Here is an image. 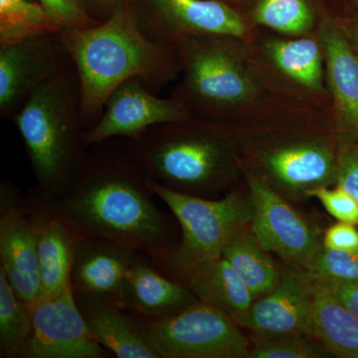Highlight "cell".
<instances>
[{
  "label": "cell",
  "instance_id": "6da1fadb",
  "mask_svg": "<svg viewBox=\"0 0 358 358\" xmlns=\"http://www.w3.org/2000/svg\"><path fill=\"white\" fill-rule=\"evenodd\" d=\"M148 176L129 154L91 155L75 185L53 199L79 238L113 240L162 260L178 247L173 214L157 206Z\"/></svg>",
  "mask_w": 358,
  "mask_h": 358
},
{
  "label": "cell",
  "instance_id": "7a4b0ae2",
  "mask_svg": "<svg viewBox=\"0 0 358 358\" xmlns=\"http://www.w3.org/2000/svg\"><path fill=\"white\" fill-rule=\"evenodd\" d=\"M79 78L82 119L89 129L102 115L108 96L133 78L152 92L171 82L180 66L176 48L148 39L127 0L103 22L85 29L56 33Z\"/></svg>",
  "mask_w": 358,
  "mask_h": 358
},
{
  "label": "cell",
  "instance_id": "3957f363",
  "mask_svg": "<svg viewBox=\"0 0 358 358\" xmlns=\"http://www.w3.org/2000/svg\"><path fill=\"white\" fill-rule=\"evenodd\" d=\"M43 196L58 199L83 173L91 155L81 110L79 78L72 61L32 92L13 115Z\"/></svg>",
  "mask_w": 358,
  "mask_h": 358
},
{
  "label": "cell",
  "instance_id": "277c9868",
  "mask_svg": "<svg viewBox=\"0 0 358 358\" xmlns=\"http://www.w3.org/2000/svg\"><path fill=\"white\" fill-rule=\"evenodd\" d=\"M128 154L148 178L185 194L217 189L229 169V152L213 128L192 122L160 124L131 141Z\"/></svg>",
  "mask_w": 358,
  "mask_h": 358
},
{
  "label": "cell",
  "instance_id": "5b68a950",
  "mask_svg": "<svg viewBox=\"0 0 358 358\" xmlns=\"http://www.w3.org/2000/svg\"><path fill=\"white\" fill-rule=\"evenodd\" d=\"M148 183L180 228L178 247L162 260L154 261L174 280L194 266L222 256L228 238L251 221V203L237 193L215 200L174 192L150 178Z\"/></svg>",
  "mask_w": 358,
  "mask_h": 358
},
{
  "label": "cell",
  "instance_id": "8992f818",
  "mask_svg": "<svg viewBox=\"0 0 358 358\" xmlns=\"http://www.w3.org/2000/svg\"><path fill=\"white\" fill-rule=\"evenodd\" d=\"M227 36H192L176 45L185 79L173 98L192 109L220 113L252 100L256 85Z\"/></svg>",
  "mask_w": 358,
  "mask_h": 358
},
{
  "label": "cell",
  "instance_id": "52a82bcc",
  "mask_svg": "<svg viewBox=\"0 0 358 358\" xmlns=\"http://www.w3.org/2000/svg\"><path fill=\"white\" fill-rule=\"evenodd\" d=\"M136 319L159 358L249 357L248 339L236 322L202 301L162 319Z\"/></svg>",
  "mask_w": 358,
  "mask_h": 358
},
{
  "label": "cell",
  "instance_id": "ba28073f",
  "mask_svg": "<svg viewBox=\"0 0 358 358\" xmlns=\"http://www.w3.org/2000/svg\"><path fill=\"white\" fill-rule=\"evenodd\" d=\"M138 27L148 39L173 47L192 36L242 37L241 15L219 0H131Z\"/></svg>",
  "mask_w": 358,
  "mask_h": 358
},
{
  "label": "cell",
  "instance_id": "9c48e42d",
  "mask_svg": "<svg viewBox=\"0 0 358 358\" xmlns=\"http://www.w3.org/2000/svg\"><path fill=\"white\" fill-rule=\"evenodd\" d=\"M0 270L30 305L41 299L34 212L27 194L7 179L0 182Z\"/></svg>",
  "mask_w": 358,
  "mask_h": 358
},
{
  "label": "cell",
  "instance_id": "30bf717a",
  "mask_svg": "<svg viewBox=\"0 0 358 358\" xmlns=\"http://www.w3.org/2000/svg\"><path fill=\"white\" fill-rule=\"evenodd\" d=\"M190 119L192 112L185 103L173 96L159 98L141 80L133 78L108 96L100 119L87 129V145L91 147L115 136L136 141L152 127Z\"/></svg>",
  "mask_w": 358,
  "mask_h": 358
},
{
  "label": "cell",
  "instance_id": "8fae6325",
  "mask_svg": "<svg viewBox=\"0 0 358 358\" xmlns=\"http://www.w3.org/2000/svg\"><path fill=\"white\" fill-rule=\"evenodd\" d=\"M90 336L72 286L33 305L31 331L18 358H107Z\"/></svg>",
  "mask_w": 358,
  "mask_h": 358
},
{
  "label": "cell",
  "instance_id": "7c38bea8",
  "mask_svg": "<svg viewBox=\"0 0 358 358\" xmlns=\"http://www.w3.org/2000/svg\"><path fill=\"white\" fill-rule=\"evenodd\" d=\"M250 226L259 243L294 265L312 268L320 246L317 234L293 207L259 179L250 180Z\"/></svg>",
  "mask_w": 358,
  "mask_h": 358
},
{
  "label": "cell",
  "instance_id": "4fadbf2b",
  "mask_svg": "<svg viewBox=\"0 0 358 358\" xmlns=\"http://www.w3.org/2000/svg\"><path fill=\"white\" fill-rule=\"evenodd\" d=\"M67 60L56 34L0 46V115L13 119L32 92Z\"/></svg>",
  "mask_w": 358,
  "mask_h": 358
},
{
  "label": "cell",
  "instance_id": "5bb4252c",
  "mask_svg": "<svg viewBox=\"0 0 358 358\" xmlns=\"http://www.w3.org/2000/svg\"><path fill=\"white\" fill-rule=\"evenodd\" d=\"M313 291L312 275L289 271L272 292L252 303L238 326L265 336H307Z\"/></svg>",
  "mask_w": 358,
  "mask_h": 358
},
{
  "label": "cell",
  "instance_id": "9a60e30c",
  "mask_svg": "<svg viewBox=\"0 0 358 358\" xmlns=\"http://www.w3.org/2000/svg\"><path fill=\"white\" fill-rule=\"evenodd\" d=\"M26 194L34 212L38 236L41 299L56 296L71 286L79 236L53 199L43 196L36 188Z\"/></svg>",
  "mask_w": 358,
  "mask_h": 358
},
{
  "label": "cell",
  "instance_id": "2e32d148",
  "mask_svg": "<svg viewBox=\"0 0 358 358\" xmlns=\"http://www.w3.org/2000/svg\"><path fill=\"white\" fill-rule=\"evenodd\" d=\"M138 253L106 238H79L71 274L73 293L117 303Z\"/></svg>",
  "mask_w": 358,
  "mask_h": 358
},
{
  "label": "cell",
  "instance_id": "e0dca14e",
  "mask_svg": "<svg viewBox=\"0 0 358 358\" xmlns=\"http://www.w3.org/2000/svg\"><path fill=\"white\" fill-rule=\"evenodd\" d=\"M199 299L182 282L162 272L154 261L138 252L129 268L117 305L145 320L166 317Z\"/></svg>",
  "mask_w": 358,
  "mask_h": 358
},
{
  "label": "cell",
  "instance_id": "ac0fdd59",
  "mask_svg": "<svg viewBox=\"0 0 358 358\" xmlns=\"http://www.w3.org/2000/svg\"><path fill=\"white\" fill-rule=\"evenodd\" d=\"M75 299L90 336L110 355L117 358H159L138 319L115 301L81 296Z\"/></svg>",
  "mask_w": 358,
  "mask_h": 358
},
{
  "label": "cell",
  "instance_id": "d6986e66",
  "mask_svg": "<svg viewBox=\"0 0 358 358\" xmlns=\"http://www.w3.org/2000/svg\"><path fill=\"white\" fill-rule=\"evenodd\" d=\"M176 281L185 284L199 301L226 313L237 324L255 301L243 280L223 256L190 268Z\"/></svg>",
  "mask_w": 358,
  "mask_h": 358
},
{
  "label": "cell",
  "instance_id": "ffe728a7",
  "mask_svg": "<svg viewBox=\"0 0 358 358\" xmlns=\"http://www.w3.org/2000/svg\"><path fill=\"white\" fill-rule=\"evenodd\" d=\"M313 279L315 291L307 336L317 338L336 357L358 358L357 317L324 282Z\"/></svg>",
  "mask_w": 358,
  "mask_h": 358
},
{
  "label": "cell",
  "instance_id": "44dd1931",
  "mask_svg": "<svg viewBox=\"0 0 358 358\" xmlns=\"http://www.w3.org/2000/svg\"><path fill=\"white\" fill-rule=\"evenodd\" d=\"M322 42L339 120L348 131L358 134V56L334 26L322 31Z\"/></svg>",
  "mask_w": 358,
  "mask_h": 358
},
{
  "label": "cell",
  "instance_id": "7402d4cb",
  "mask_svg": "<svg viewBox=\"0 0 358 358\" xmlns=\"http://www.w3.org/2000/svg\"><path fill=\"white\" fill-rule=\"evenodd\" d=\"M266 164L278 181L296 189L319 187L336 176L333 152L317 143L278 148L267 155Z\"/></svg>",
  "mask_w": 358,
  "mask_h": 358
},
{
  "label": "cell",
  "instance_id": "603a6c76",
  "mask_svg": "<svg viewBox=\"0 0 358 358\" xmlns=\"http://www.w3.org/2000/svg\"><path fill=\"white\" fill-rule=\"evenodd\" d=\"M222 256L243 280L255 301L272 292L279 284L281 275L274 261L259 243L248 224L228 238Z\"/></svg>",
  "mask_w": 358,
  "mask_h": 358
},
{
  "label": "cell",
  "instance_id": "cb8c5ba5",
  "mask_svg": "<svg viewBox=\"0 0 358 358\" xmlns=\"http://www.w3.org/2000/svg\"><path fill=\"white\" fill-rule=\"evenodd\" d=\"M61 27L42 4L29 0H0V46L56 34Z\"/></svg>",
  "mask_w": 358,
  "mask_h": 358
},
{
  "label": "cell",
  "instance_id": "d4e9b609",
  "mask_svg": "<svg viewBox=\"0 0 358 358\" xmlns=\"http://www.w3.org/2000/svg\"><path fill=\"white\" fill-rule=\"evenodd\" d=\"M271 58L287 76L313 91H322V54L313 39L275 40L268 44Z\"/></svg>",
  "mask_w": 358,
  "mask_h": 358
},
{
  "label": "cell",
  "instance_id": "484cf974",
  "mask_svg": "<svg viewBox=\"0 0 358 358\" xmlns=\"http://www.w3.org/2000/svg\"><path fill=\"white\" fill-rule=\"evenodd\" d=\"M32 320L33 306L18 296L0 270V357H20Z\"/></svg>",
  "mask_w": 358,
  "mask_h": 358
},
{
  "label": "cell",
  "instance_id": "4316f807",
  "mask_svg": "<svg viewBox=\"0 0 358 358\" xmlns=\"http://www.w3.org/2000/svg\"><path fill=\"white\" fill-rule=\"evenodd\" d=\"M254 20L287 34H300L313 25V13L306 0H260Z\"/></svg>",
  "mask_w": 358,
  "mask_h": 358
},
{
  "label": "cell",
  "instance_id": "83f0119b",
  "mask_svg": "<svg viewBox=\"0 0 358 358\" xmlns=\"http://www.w3.org/2000/svg\"><path fill=\"white\" fill-rule=\"evenodd\" d=\"M308 274L338 282L358 281V249L334 250L322 246Z\"/></svg>",
  "mask_w": 358,
  "mask_h": 358
},
{
  "label": "cell",
  "instance_id": "f1b7e54d",
  "mask_svg": "<svg viewBox=\"0 0 358 358\" xmlns=\"http://www.w3.org/2000/svg\"><path fill=\"white\" fill-rule=\"evenodd\" d=\"M300 336H271L256 343L251 358H317L324 357L317 346Z\"/></svg>",
  "mask_w": 358,
  "mask_h": 358
},
{
  "label": "cell",
  "instance_id": "f546056e",
  "mask_svg": "<svg viewBox=\"0 0 358 358\" xmlns=\"http://www.w3.org/2000/svg\"><path fill=\"white\" fill-rule=\"evenodd\" d=\"M47 13L57 22L61 29H85L98 24L80 0H39Z\"/></svg>",
  "mask_w": 358,
  "mask_h": 358
},
{
  "label": "cell",
  "instance_id": "4dcf8cb0",
  "mask_svg": "<svg viewBox=\"0 0 358 358\" xmlns=\"http://www.w3.org/2000/svg\"><path fill=\"white\" fill-rule=\"evenodd\" d=\"M308 194L317 197L326 210L339 222L358 225V204L343 188L329 189L324 186L308 190Z\"/></svg>",
  "mask_w": 358,
  "mask_h": 358
},
{
  "label": "cell",
  "instance_id": "1f68e13d",
  "mask_svg": "<svg viewBox=\"0 0 358 358\" xmlns=\"http://www.w3.org/2000/svg\"><path fill=\"white\" fill-rule=\"evenodd\" d=\"M336 178L339 187L345 189L358 204V148L346 150L336 164Z\"/></svg>",
  "mask_w": 358,
  "mask_h": 358
},
{
  "label": "cell",
  "instance_id": "d6a6232c",
  "mask_svg": "<svg viewBox=\"0 0 358 358\" xmlns=\"http://www.w3.org/2000/svg\"><path fill=\"white\" fill-rule=\"evenodd\" d=\"M322 246L334 250H357L358 231L353 224H334L327 231Z\"/></svg>",
  "mask_w": 358,
  "mask_h": 358
},
{
  "label": "cell",
  "instance_id": "836d02e7",
  "mask_svg": "<svg viewBox=\"0 0 358 358\" xmlns=\"http://www.w3.org/2000/svg\"><path fill=\"white\" fill-rule=\"evenodd\" d=\"M127 0H81L87 13L93 20L103 22Z\"/></svg>",
  "mask_w": 358,
  "mask_h": 358
},
{
  "label": "cell",
  "instance_id": "e575fe53",
  "mask_svg": "<svg viewBox=\"0 0 358 358\" xmlns=\"http://www.w3.org/2000/svg\"><path fill=\"white\" fill-rule=\"evenodd\" d=\"M348 284L350 285V287H352L353 291H355V293L357 294V296H358V281L357 282H348Z\"/></svg>",
  "mask_w": 358,
  "mask_h": 358
},
{
  "label": "cell",
  "instance_id": "d590c367",
  "mask_svg": "<svg viewBox=\"0 0 358 358\" xmlns=\"http://www.w3.org/2000/svg\"><path fill=\"white\" fill-rule=\"evenodd\" d=\"M355 40H357V44L358 46V27L357 28V30H355Z\"/></svg>",
  "mask_w": 358,
  "mask_h": 358
}]
</instances>
